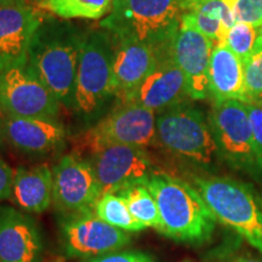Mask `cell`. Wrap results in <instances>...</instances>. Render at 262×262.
Returning a JSON list of instances; mask_svg holds the SVG:
<instances>
[{
	"instance_id": "cell-1",
	"label": "cell",
	"mask_w": 262,
	"mask_h": 262,
	"mask_svg": "<svg viewBox=\"0 0 262 262\" xmlns=\"http://www.w3.org/2000/svg\"><path fill=\"white\" fill-rule=\"evenodd\" d=\"M84 31L48 14L29 45L27 67L66 108L72 110Z\"/></svg>"
},
{
	"instance_id": "cell-2",
	"label": "cell",
	"mask_w": 262,
	"mask_h": 262,
	"mask_svg": "<svg viewBox=\"0 0 262 262\" xmlns=\"http://www.w3.org/2000/svg\"><path fill=\"white\" fill-rule=\"evenodd\" d=\"M145 185L158 205L160 233L180 243L210 241L217 220L194 186L160 171L153 172Z\"/></svg>"
},
{
	"instance_id": "cell-3",
	"label": "cell",
	"mask_w": 262,
	"mask_h": 262,
	"mask_svg": "<svg viewBox=\"0 0 262 262\" xmlns=\"http://www.w3.org/2000/svg\"><path fill=\"white\" fill-rule=\"evenodd\" d=\"M182 14V0H113L98 26L112 35L142 42L162 60L171 56Z\"/></svg>"
},
{
	"instance_id": "cell-4",
	"label": "cell",
	"mask_w": 262,
	"mask_h": 262,
	"mask_svg": "<svg viewBox=\"0 0 262 262\" xmlns=\"http://www.w3.org/2000/svg\"><path fill=\"white\" fill-rule=\"evenodd\" d=\"M116 98L112 37L102 28L85 33L72 111L83 122L100 119Z\"/></svg>"
},
{
	"instance_id": "cell-5",
	"label": "cell",
	"mask_w": 262,
	"mask_h": 262,
	"mask_svg": "<svg viewBox=\"0 0 262 262\" xmlns=\"http://www.w3.org/2000/svg\"><path fill=\"white\" fill-rule=\"evenodd\" d=\"M193 186L216 220L262 254V196L250 185L221 176H194Z\"/></svg>"
},
{
	"instance_id": "cell-6",
	"label": "cell",
	"mask_w": 262,
	"mask_h": 262,
	"mask_svg": "<svg viewBox=\"0 0 262 262\" xmlns=\"http://www.w3.org/2000/svg\"><path fill=\"white\" fill-rule=\"evenodd\" d=\"M157 142L183 162L210 169L219 158L208 117L188 100L157 113Z\"/></svg>"
},
{
	"instance_id": "cell-7",
	"label": "cell",
	"mask_w": 262,
	"mask_h": 262,
	"mask_svg": "<svg viewBox=\"0 0 262 262\" xmlns=\"http://www.w3.org/2000/svg\"><path fill=\"white\" fill-rule=\"evenodd\" d=\"M157 113L131 102H118L96 123L72 140L73 153L88 157L111 146L147 149L157 145Z\"/></svg>"
},
{
	"instance_id": "cell-8",
	"label": "cell",
	"mask_w": 262,
	"mask_h": 262,
	"mask_svg": "<svg viewBox=\"0 0 262 262\" xmlns=\"http://www.w3.org/2000/svg\"><path fill=\"white\" fill-rule=\"evenodd\" d=\"M208 120L219 159L232 169L248 172L254 179L262 178L255 155L247 103L235 100L214 102Z\"/></svg>"
},
{
	"instance_id": "cell-9",
	"label": "cell",
	"mask_w": 262,
	"mask_h": 262,
	"mask_svg": "<svg viewBox=\"0 0 262 262\" xmlns=\"http://www.w3.org/2000/svg\"><path fill=\"white\" fill-rule=\"evenodd\" d=\"M61 106L27 63L0 71V108L6 116L57 119Z\"/></svg>"
},
{
	"instance_id": "cell-10",
	"label": "cell",
	"mask_w": 262,
	"mask_h": 262,
	"mask_svg": "<svg viewBox=\"0 0 262 262\" xmlns=\"http://www.w3.org/2000/svg\"><path fill=\"white\" fill-rule=\"evenodd\" d=\"M52 205L66 215L94 212L101 194L96 173L89 159L72 152L52 168Z\"/></svg>"
},
{
	"instance_id": "cell-11",
	"label": "cell",
	"mask_w": 262,
	"mask_h": 262,
	"mask_svg": "<svg viewBox=\"0 0 262 262\" xmlns=\"http://www.w3.org/2000/svg\"><path fill=\"white\" fill-rule=\"evenodd\" d=\"M62 243L68 257H97L130 244V232L113 227L95 212L68 215L61 224Z\"/></svg>"
},
{
	"instance_id": "cell-12",
	"label": "cell",
	"mask_w": 262,
	"mask_h": 262,
	"mask_svg": "<svg viewBox=\"0 0 262 262\" xmlns=\"http://www.w3.org/2000/svg\"><path fill=\"white\" fill-rule=\"evenodd\" d=\"M101 188V194L145 182L155 172L152 159L145 148L111 146L88 157Z\"/></svg>"
},
{
	"instance_id": "cell-13",
	"label": "cell",
	"mask_w": 262,
	"mask_h": 262,
	"mask_svg": "<svg viewBox=\"0 0 262 262\" xmlns=\"http://www.w3.org/2000/svg\"><path fill=\"white\" fill-rule=\"evenodd\" d=\"M215 44L192 25L181 21L171 56L186 79V91L193 101L209 97V64Z\"/></svg>"
},
{
	"instance_id": "cell-14",
	"label": "cell",
	"mask_w": 262,
	"mask_h": 262,
	"mask_svg": "<svg viewBox=\"0 0 262 262\" xmlns=\"http://www.w3.org/2000/svg\"><path fill=\"white\" fill-rule=\"evenodd\" d=\"M45 15L29 2L0 5V71L27 63L29 45Z\"/></svg>"
},
{
	"instance_id": "cell-15",
	"label": "cell",
	"mask_w": 262,
	"mask_h": 262,
	"mask_svg": "<svg viewBox=\"0 0 262 262\" xmlns=\"http://www.w3.org/2000/svg\"><path fill=\"white\" fill-rule=\"evenodd\" d=\"M41 232L31 216L0 205V262H41Z\"/></svg>"
},
{
	"instance_id": "cell-16",
	"label": "cell",
	"mask_w": 262,
	"mask_h": 262,
	"mask_svg": "<svg viewBox=\"0 0 262 262\" xmlns=\"http://www.w3.org/2000/svg\"><path fill=\"white\" fill-rule=\"evenodd\" d=\"M188 98L185 75L170 56L158 60L150 73L124 102L140 104L159 113Z\"/></svg>"
},
{
	"instance_id": "cell-17",
	"label": "cell",
	"mask_w": 262,
	"mask_h": 262,
	"mask_svg": "<svg viewBox=\"0 0 262 262\" xmlns=\"http://www.w3.org/2000/svg\"><path fill=\"white\" fill-rule=\"evenodd\" d=\"M5 141L28 156H48L66 146L67 130L57 119L6 116Z\"/></svg>"
},
{
	"instance_id": "cell-18",
	"label": "cell",
	"mask_w": 262,
	"mask_h": 262,
	"mask_svg": "<svg viewBox=\"0 0 262 262\" xmlns=\"http://www.w3.org/2000/svg\"><path fill=\"white\" fill-rule=\"evenodd\" d=\"M116 98L124 102L158 62L152 49L133 38L112 35Z\"/></svg>"
},
{
	"instance_id": "cell-19",
	"label": "cell",
	"mask_w": 262,
	"mask_h": 262,
	"mask_svg": "<svg viewBox=\"0 0 262 262\" xmlns=\"http://www.w3.org/2000/svg\"><path fill=\"white\" fill-rule=\"evenodd\" d=\"M209 97L214 102L241 101L247 103L244 66L225 42L215 44L209 64Z\"/></svg>"
},
{
	"instance_id": "cell-20",
	"label": "cell",
	"mask_w": 262,
	"mask_h": 262,
	"mask_svg": "<svg viewBox=\"0 0 262 262\" xmlns=\"http://www.w3.org/2000/svg\"><path fill=\"white\" fill-rule=\"evenodd\" d=\"M52 169L47 164L14 170L11 198L21 210L41 214L52 204Z\"/></svg>"
},
{
	"instance_id": "cell-21",
	"label": "cell",
	"mask_w": 262,
	"mask_h": 262,
	"mask_svg": "<svg viewBox=\"0 0 262 262\" xmlns=\"http://www.w3.org/2000/svg\"><path fill=\"white\" fill-rule=\"evenodd\" d=\"M117 194L124 199L130 214L143 228L153 227L159 232L162 222H160L158 205L145 182L127 186L118 191Z\"/></svg>"
},
{
	"instance_id": "cell-22",
	"label": "cell",
	"mask_w": 262,
	"mask_h": 262,
	"mask_svg": "<svg viewBox=\"0 0 262 262\" xmlns=\"http://www.w3.org/2000/svg\"><path fill=\"white\" fill-rule=\"evenodd\" d=\"M113 0H47L39 8L63 19H101L110 14Z\"/></svg>"
},
{
	"instance_id": "cell-23",
	"label": "cell",
	"mask_w": 262,
	"mask_h": 262,
	"mask_svg": "<svg viewBox=\"0 0 262 262\" xmlns=\"http://www.w3.org/2000/svg\"><path fill=\"white\" fill-rule=\"evenodd\" d=\"M95 215L113 227L125 232H140L145 229L130 214L126 203L117 193L101 195L94 209Z\"/></svg>"
},
{
	"instance_id": "cell-24",
	"label": "cell",
	"mask_w": 262,
	"mask_h": 262,
	"mask_svg": "<svg viewBox=\"0 0 262 262\" xmlns=\"http://www.w3.org/2000/svg\"><path fill=\"white\" fill-rule=\"evenodd\" d=\"M261 35V28L237 22L233 27L226 32L224 41L229 50L234 52L242 62L248 60L256 48Z\"/></svg>"
},
{
	"instance_id": "cell-25",
	"label": "cell",
	"mask_w": 262,
	"mask_h": 262,
	"mask_svg": "<svg viewBox=\"0 0 262 262\" xmlns=\"http://www.w3.org/2000/svg\"><path fill=\"white\" fill-rule=\"evenodd\" d=\"M247 103L262 106V34L251 56L243 62Z\"/></svg>"
},
{
	"instance_id": "cell-26",
	"label": "cell",
	"mask_w": 262,
	"mask_h": 262,
	"mask_svg": "<svg viewBox=\"0 0 262 262\" xmlns=\"http://www.w3.org/2000/svg\"><path fill=\"white\" fill-rule=\"evenodd\" d=\"M237 22L262 27V0H229Z\"/></svg>"
},
{
	"instance_id": "cell-27",
	"label": "cell",
	"mask_w": 262,
	"mask_h": 262,
	"mask_svg": "<svg viewBox=\"0 0 262 262\" xmlns=\"http://www.w3.org/2000/svg\"><path fill=\"white\" fill-rule=\"evenodd\" d=\"M247 108L251 131H253L255 155H256L257 165L262 176V106L261 104L247 103Z\"/></svg>"
},
{
	"instance_id": "cell-28",
	"label": "cell",
	"mask_w": 262,
	"mask_h": 262,
	"mask_svg": "<svg viewBox=\"0 0 262 262\" xmlns=\"http://www.w3.org/2000/svg\"><path fill=\"white\" fill-rule=\"evenodd\" d=\"M86 262H157V260L152 254L142 250H118L91 257Z\"/></svg>"
},
{
	"instance_id": "cell-29",
	"label": "cell",
	"mask_w": 262,
	"mask_h": 262,
	"mask_svg": "<svg viewBox=\"0 0 262 262\" xmlns=\"http://www.w3.org/2000/svg\"><path fill=\"white\" fill-rule=\"evenodd\" d=\"M14 170L8 163L0 158V202L11 198Z\"/></svg>"
},
{
	"instance_id": "cell-30",
	"label": "cell",
	"mask_w": 262,
	"mask_h": 262,
	"mask_svg": "<svg viewBox=\"0 0 262 262\" xmlns=\"http://www.w3.org/2000/svg\"><path fill=\"white\" fill-rule=\"evenodd\" d=\"M5 120H6V114L4 111L0 108V148L4 146L5 141Z\"/></svg>"
},
{
	"instance_id": "cell-31",
	"label": "cell",
	"mask_w": 262,
	"mask_h": 262,
	"mask_svg": "<svg viewBox=\"0 0 262 262\" xmlns=\"http://www.w3.org/2000/svg\"><path fill=\"white\" fill-rule=\"evenodd\" d=\"M226 262H262V261L258 260V258H255L251 256H244V255H242V256H235Z\"/></svg>"
},
{
	"instance_id": "cell-32",
	"label": "cell",
	"mask_w": 262,
	"mask_h": 262,
	"mask_svg": "<svg viewBox=\"0 0 262 262\" xmlns=\"http://www.w3.org/2000/svg\"><path fill=\"white\" fill-rule=\"evenodd\" d=\"M19 2H28V0H0V5L14 4V3H19Z\"/></svg>"
},
{
	"instance_id": "cell-33",
	"label": "cell",
	"mask_w": 262,
	"mask_h": 262,
	"mask_svg": "<svg viewBox=\"0 0 262 262\" xmlns=\"http://www.w3.org/2000/svg\"><path fill=\"white\" fill-rule=\"evenodd\" d=\"M29 3H32V4H34V5H37V6H39L41 4V3H44V2H47V0H28Z\"/></svg>"
},
{
	"instance_id": "cell-34",
	"label": "cell",
	"mask_w": 262,
	"mask_h": 262,
	"mask_svg": "<svg viewBox=\"0 0 262 262\" xmlns=\"http://www.w3.org/2000/svg\"><path fill=\"white\" fill-rule=\"evenodd\" d=\"M49 262H64V258L63 257H56V258H54V260H51Z\"/></svg>"
},
{
	"instance_id": "cell-35",
	"label": "cell",
	"mask_w": 262,
	"mask_h": 262,
	"mask_svg": "<svg viewBox=\"0 0 262 262\" xmlns=\"http://www.w3.org/2000/svg\"><path fill=\"white\" fill-rule=\"evenodd\" d=\"M261 34H262V27H261Z\"/></svg>"
}]
</instances>
